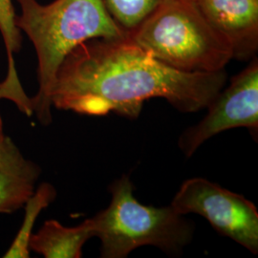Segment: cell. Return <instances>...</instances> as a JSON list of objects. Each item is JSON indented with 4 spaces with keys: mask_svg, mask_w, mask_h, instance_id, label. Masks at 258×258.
Segmentation results:
<instances>
[{
    "mask_svg": "<svg viewBox=\"0 0 258 258\" xmlns=\"http://www.w3.org/2000/svg\"><path fill=\"white\" fill-rule=\"evenodd\" d=\"M227 83L225 70L187 73L159 61L128 37L95 38L67 55L51 92L59 110L88 116L110 112L137 119L144 102L163 98L184 113L207 106Z\"/></svg>",
    "mask_w": 258,
    "mask_h": 258,
    "instance_id": "6da1fadb",
    "label": "cell"
},
{
    "mask_svg": "<svg viewBox=\"0 0 258 258\" xmlns=\"http://www.w3.org/2000/svg\"><path fill=\"white\" fill-rule=\"evenodd\" d=\"M17 25L35 47L38 90L33 111L43 125L52 122L51 92L55 75L76 47L95 38L122 39L128 33L112 18L103 0H18Z\"/></svg>",
    "mask_w": 258,
    "mask_h": 258,
    "instance_id": "7a4b0ae2",
    "label": "cell"
},
{
    "mask_svg": "<svg viewBox=\"0 0 258 258\" xmlns=\"http://www.w3.org/2000/svg\"><path fill=\"white\" fill-rule=\"evenodd\" d=\"M128 38L159 61L187 73L222 71L233 58L230 44L194 0H165Z\"/></svg>",
    "mask_w": 258,
    "mask_h": 258,
    "instance_id": "3957f363",
    "label": "cell"
},
{
    "mask_svg": "<svg viewBox=\"0 0 258 258\" xmlns=\"http://www.w3.org/2000/svg\"><path fill=\"white\" fill-rule=\"evenodd\" d=\"M112 199L90 218L95 237L101 240L102 258H124L144 246L180 254L194 237V226L172 206L154 208L139 203L127 175L109 186Z\"/></svg>",
    "mask_w": 258,
    "mask_h": 258,
    "instance_id": "277c9868",
    "label": "cell"
},
{
    "mask_svg": "<svg viewBox=\"0 0 258 258\" xmlns=\"http://www.w3.org/2000/svg\"><path fill=\"white\" fill-rule=\"evenodd\" d=\"M170 206L182 215L203 216L218 233L257 254V209L243 195L207 179L191 178L181 185Z\"/></svg>",
    "mask_w": 258,
    "mask_h": 258,
    "instance_id": "5b68a950",
    "label": "cell"
},
{
    "mask_svg": "<svg viewBox=\"0 0 258 258\" xmlns=\"http://www.w3.org/2000/svg\"><path fill=\"white\" fill-rule=\"evenodd\" d=\"M208 114L196 125L181 134L178 146L186 158L192 156L205 142L223 131L246 127L256 138L258 133V60L231 79L207 106Z\"/></svg>",
    "mask_w": 258,
    "mask_h": 258,
    "instance_id": "8992f818",
    "label": "cell"
},
{
    "mask_svg": "<svg viewBox=\"0 0 258 258\" xmlns=\"http://www.w3.org/2000/svg\"><path fill=\"white\" fill-rule=\"evenodd\" d=\"M213 29L230 44L233 58L248 60L258 50V0H194Z\"/></svg>",
    "mask_w": 258,
    "mask_h": 258,
    "instance_id": "52a82bcc",
    "label": "cell"
},
{
    "mask_svg": "<svg viewBox=\"0 0 258 258\" xmlns=\"http://www.w3.org/2000/svg\"><path fill=\"white\" fill-rule=\"evenodd\" d=\"M41 169L24 156L12 139L0 141V213L23 208L36 190Z\"/></svg>",
    "mask_w": 258,
    "mask_h": 258,
    "instance_id": "ba28073f",
    "label": "cell"
},
{
    "mask_svg": "<svg viewBox=\"0 0 258 258\" xmlns=\"http://www.w3.org/2000/svg\"><path fill=\"white\" fill-rule=\"evenodd\" d=\"M95 237L90 218L76 227H65L56 220H48L33 233L29 249L45 258H80L84 244Z\"/></svg>",
    "mask_w": 258,
    "mask_h": 258,
    "instance_id": "9c48e42d",
    "label": "cell"
},
{
    "mask_svg": "<svg viewBox=\"0 0 258 258\" xmlns=\"http://www.w3.org/2000/svg\"><path fill=\"white\" fill-rule=\"evenodd\" d=\"M0 33L6 47L8 58L7 75L0 83V99L14 102L20 112L31 117L34 115L32 98L24 91L16 67L15 55L19 53L21 48L22 36L17 25V15L13 0H0Z\"/></svg>",
    "mask_w": 258,
    "mask_h": 258,
    "instance_id": "30bf717a",
    "label": "cell"
},
{
    "mask_svg": "<svg viewBox=\"0 0 258 258\" xmlns=\"http://www.w3.org/2000/svg\"><path fill=\"white\" fill-rule=\"evenodd\" d=\"M56 191L51 184L43 183L40 184L32 194L25 205V217L19 232L12 243L10 249L6 251L3 257L28 258L30 257L31 250L29 249V242L33 234V229L38 215L47 207L54 202Z\"/></svg>",
    "mask_w": 258,
    "mask_h": 258,
    "instance_id": "8fae6325",
    "label": "cell"
},
{
    "mask_svg": "<svg viewBox=\"0 0 258 258\" xmlns=\"http://www.w3.org/2000/svg\"><path fill=\"white\" fill-rule=\"evenodd\" d=\"M112 18L129 34L165 0H103Z\"/></svg>",
    "mask_w": 258,
    "mask_h": 258,
    "instance_id": "7c38bea8",
    "label": "cell"
},
{
    "mask_svg": "<svg viewBox=\"0 0 258 258\" xmlns=\"http://www.w3.org/2000/svg\"><path fill=\"white\" fill-rule=\"evenodd\" d=\"M4 136L5 135H4V132H3V121H2L1 116H0V141L4 138Z\"/></svg>",
    "mask_w": 258,
    "mask_h": 258,
    "instance_id": "4fadbf2b",
    "label": "cell"
}]
</instances>
